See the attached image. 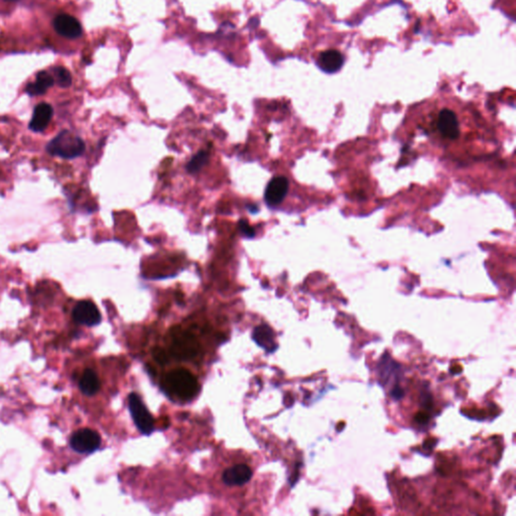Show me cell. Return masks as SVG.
<instances>
[{
    "label": "cell",
    "mask_w": 516,
    "mask_h": 516,
    "mask_svg": "<svg viewBox=\"0 0 516 516\" xmlns=\"http://www.w3.org/2000/svg\"><path fill=\"white\" fill-rule=\"evenodd\" d=\"M165 389L181 400H190L198 394L200 385L197 378L186 369H176L164 377Z\"/></svg>",
    "instance_id": "6da1fadb"
},
{
    "label": "cell",
    "mask_w": 516,
    "mask_h": 516,
    "mask_svg": "<svg viewBox=\"0 0 516 516\" xmlns=\"http://www.w3.org/2000/svg\"><path fill=\"white\" fill-rule=\"evenodd\" d=\"M46 149L51 156L73 160L84 154L86 145L80 136L69 130H64L47 144Z\"/></svg>",
    "instance_id": "7a4b0ae2"
},
{
    "label": "cell",
    "mask_w": 516,
    "mask_h": 516,
    "mask_svg": "<svg viewBox=\"0 0 516 516\" xmlns=\"http://www.w3.org/2000/svg\"><path fill=\"white\" fill-rule=\"evenodd\" d=\"M170 354L178 360H193L200 354L201 346L198 339L189 331L180 327L175 328L170 333Z\"/></svg>",
    "instance_id": "3957f363"
},
{
    "label": "cell",
    "mask_w": 516,
    "mask_h": 516,
    "mask_svg": "<svg viewBox=\"0 0 516 516\" xmlns=\"http://www.w3.org/2000/svg\"><path fill=\"white\" fill-rule=\"evenodd\" d=\"M130 415L136 427L143 435H149L155 429L154 418L136 393H130L128 396Z\"/></svg>",
    "instance_id": "277c9868"
},
{
    "label": "cell",
    "mask_w": 516,
    "mask_h": 516,
    "mask_svg": "<svg viewBox=\"0 0 516 516\" xmlns=\"http://www.w3.org/2000/svg\"><path fill=\"white\" fill-rule=\"evenodd\" d=\"M71 448L80 454H90L101 445L99 434L91 428H81L73 434L70 439Z\"/></svg>",
    "instance_id": "5b68a950"
},
{
    "label": "cell",
    "mask_w": 516,
    "mask_h": 516,
    "mask_svg": "<svg viewBox=\"0 0 516 516\" xmlns=\"http://www.w3.org/2000/svg\"><path fill=\"white\" fill-rule=\"evenodd\" d=\"M437 130L440 134L449 140H457L460 137L461 128L458 116L450 109H443L437 118Z\"/></svg>",
    "instance_id": "8992f818"
},
{
    "label": "cell",
    "mask_w": 516,
    "mask_h": 516,
    "mask_svg": "<svg viewBox=\"0 0 516 516\" xmlns=\"http://www.w3.org/2000/svg\"><path fill=\"white\" fill-rule=\"evenodd\" d=\"M73 320L88 327L96 326L101 322V314L96 305L90 300H81L73 309Z\"/></svg>",
    "instance_id": "52a82bcc"
},
{
    "label": "cell",
    "mask_w": 516,
    "mask_h": 516,
    "mask_svg": "<svg viewBox=\"0 0 516 516\" xmlns=\"http://www.w3.org/2000/svg\"><path fill=\"white\" fill-rule=\"evenodd\" d=\"M289 180L283 176L273 178L267 185L264 192V201L269 207H276L282 204L289 191Z\"/></svg>",
    "instance_id": "ba28073f"
},
{
    "label": "cell",
    "mask_w": 516,
    "mask_h": 516,
    "mask_svg": "<svg viewBox=\"0 0 516 516\" xmlns=\"http://www.w3.org/2000/svg\"><path fill=\"white\" fill-rule=\"evenodd\" d=\"M56 32L68 38H77L82 34V26L77 18L69 14H60L54 20Z\"/></svg>",
    "instance_id": "9c48e42d"
},
{
    "label": "cell",
    "mask_w": 516,
    "mask_h": 516,
    "mask_svg": "<svg viewBox=\"0 0 516 516\" xmlns=\"http://www.w3.org/2000/svg\"><path fill=\"white\" fill-rule=\"evenodd\" d=\"M54 115L53 107L48 103H40L35 106L29 127L33 132H42L49 126Z\"/></svg>",
    "instance_id": "30bf717a"
},
{
    "label": "cell",
    "mask_w": 516,
    "mask_h": 516,
    "mask_svg": "<svg viewBox=\"0 0 516 516\" xmlns=\"http://www.w3.org/2000/svg\"><path fill=\"white\" fill-rule=\"evenodd\" d=\"M252 477L251 469L244 464L236 465L234 467L228 468L224 471L222 479L227 485L236 486L246 484Z\"/></svg>",
    "instance_id": "8fae6325"
},
{
    "label": "cell",
    "mask_w": 516,
    "mask_h": 516,
    "mask_svg": "<svg viewBox=\"0 0 516 516\" xmlns=\"http://www.w3.org/2000/svg\"><path fill=\"white\" fill-rule=\"evenodd\" d=\"M253 340L258 346L266 350L267 352H273L277 345L274 340V333L270 327L267 325H260L253 331Z\"/></svg>",
    "instance_id": "7c38bea8"
},
{
    "label": "cell",
    "mask_w": 516,
    "mask_h": 516,
    "mask_svg": "<svg viewBox=\"0 0 516 516\" xmlns=\"http://www.w3.org/2000/svg\"><path fill=\"white\" fill-rule=\"evenodd\" d=\"M318 63L324 72L336 73L341 69L343 64V57L339 52L335 50H329L321 54Z\"/></svg>",
    "instance_id": "4fadbf2b"
},
{
    "label": "cell",
    "mask_w": 516,
    "mask_h": 516,
    "mask_svg": "<svg viewBox=\"0 0 516 516\" xmlns=\"http://www.w3.org/2000/svg\"><path fill=\"white\" fill-rule=\"evenodd\" d=\"M55 83V79L47 72H39L36 76L34 83H31L26 87V92L31 96L42 95Z\"/></svg>",
    "instance_id": "5bb4252c"
},
{
    "label": "cell",
    "mask_w": 516,
    "mask_h": 516,
    "mask_svg": "<svg viewBox=\"0 0 516 516\" xmlns=\"http://www.w3.org/2000/svg\"><path fill=\"white\" fill-rule=\"evenodd\" d=\"M79 387L83 394L94 395L100 389V380L96 372L92 369H86L79 380Z\"/></svg>",
    "instance_id": "9a60e30c"
},
{
    "label": "cell",
    "mask_w": 516,
    "mask_h": 516,
    "mask_svg": "<svg viewBox=\"0 0 516 516\" xmlns=\"http://www.w3.org/2000/svg\"><path fill=\"white\" fill-rule=\"evenodd\" d=\"M398 367V365L392 361L390 359L389 356H384L380 363H379V378H380V381L381 383H386L389 381L391 375H396L397 373V370L396 368Z\"/></svg>",
    "instance_id": "2e32d148"
},
{
    "label": "cell",
    "mask_w": 516,
    "mask_h": 516,
    "mask_svg": "<svg viewBox=\"0 0 516 516\" xmlns=\"http://www.w3.org/2000/svg\"><path fill=\"white\" fill-rule=\"evenodd\" d=\"M209 160V152L202 150L198 153L191 161L187 164V170L191 174H196L202 169V167L207 163Z\"/></svg>",
    "instance_id": "e0dca14e"
},
{
    "label": "cell",
    "mask_w": 516,
    "mask_h": 516,
    "mask_svg": "<svg viewBox=\"0 0 516 516\" xmlns=\"http://www.w3.org/2000/svg\"><path fill=\"white\" fill-rule=\"evenodd\" d=\"M399 495H400V499H401V501H403L404 505L412 504V506H414L418 502L417 495L410 485L402 484L399 489Z\"/></svg>",
    "instance_id": "ac0fdd59"
},
{
    "label": "cell",
    "mask_w": 516,
    "mask_h": 516,
    "mask_svg": "<svg viewBox=\"0 0 516 516\" xmlns=\"http://www.w3.org/2000/svg\"><path fill=\"white\" fill-rule=\"evenodd\" d=\"M55 75H56V80L59 86L67 88L70 87L72 84V77L71 74L67 69L63 67H58L55 69Z\"/></svg>",
    "instance_id": "d6986e66"
},
{
    "label": "cell",
    "mask_w": 516,
    "mask_h": 516,
    "mask_svg": "<svg viewBox=\"0 0 516 516\" xmlns=\"http://www.w3.org/2000/svg\"><path fill=\"white\" fill-rule=\"evenodd\" d=\"M238 229H239V232L246 238H252L254 237L255 235V231L254 229L249 225V223L246 221V220H243L241 219L238 223Z\"/></svg>",
    "instance_id": "ffe728a7"
},
{
    "label": "cell",
    "mask_w": 516,
    "mask_h": 516,
    "mask_svg": "<svg viewBox=\"0 0 516 516\" xmlns=\"http://www.w3.org/2000/svg\"><path fill=\"white\" fill-rule=\"evenodd\" d=\"M154 355H155V358H156L159 362H161V363H165V362H167V360H168L167 355H166V353H165L163 350H161V349H157V350L154 352Z\"/></svg>",
    "instance_id": "44dd1931"
},
{
    "label": "cell",
    "mask_w": 516,
    "mask_h": 516,
    "mask_svg": "<svg viewBox=\"0 0 516 516\" xmlns=\"http://www.w3.org/2000/svg\"><path fill=\"white\" fill-rule=\"evenodd\" d=\"M415 419H416V420H417L419 423L424 424V423H426V422L429 420V415H428L427 413H425V412H419V413H418V414L416 415Z\"/></svg>",
    "instance_id": "7402d4cb"
},
{
    "label": "cell",
    "mask_w": 516,
    "mask_h": 516,
    "mask_svg": "<svg viewBox=\"0 0 516 516\" xmlns=\"http://www.w3.org/2000/svg\"><path fill=\"white\" fill-rule=\"evenodd\" d=\"M390 394L394 399H400L403 396V390L400 387L396 385V386L393 387Z\"/></svg>",
    "instance_id": "603a6c76"
},
{
    "label": "cell",
    "mask_w": 516,
    "mask_h": 516,
    "mask_svg": "<svg viewBox=\"0 0 516 516\" xmlns=\"http://www.w3.org/2000/svg\"><path fill=\"white\" fill-rule=\"evenodd\" d=\"M7 1H17V0H7Z\"/></svg>",
    "instance_id": "cb8c5ba5"
}]
</instances>
